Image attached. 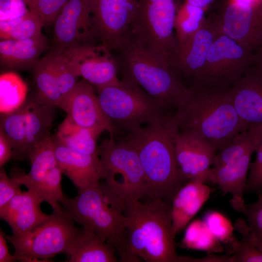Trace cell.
<instances>
[{"instance_id": "9c48e42d", "label": "cell", "mask_w": 262, "mask_h": 262, "mask_svg": "<svg viewBox=\"0 0 262 262\" xmlns=\"http://www.w3.org/2000/svg\"><path fill=\"white\" fill-rule=\"evenodd\" d=\"M184 0H138L130 35L166 60L170 66L178 47L174 30Z\"/></svg>"}, {"instance_id": "6da1fadb", "label": "cell", "mask_w": 262, "mask_h": 262, "mask_svg": "<svg viewBox=\"0 0 262 262\" xmlns=\"http://www.w3.org/2000/svg\"><path fill=\"white\" fill-rule=\"evenodd\" d=\"M179 131L172 115L125 133L122 138L139 157L147 187L145 198H159L171 203L177 192L189 181L180 172L177 160L175 139Z\"/></svg>"}, {"instance_id": "60d3db41", "label": "cell", "mask_w": 262, "mask_h": 262, "mask_svg": "<svg viewBox=\"0 0 262 262\" xmlns=\"http://www.w3.org/2000/svg\"><path fill=\"white\" fill-rule=\"evenodd\" d=\"M13 146L8 137L0 129V167L12 158Z\"/></svg>"}, {"instance_id": "3957f363", "label": "cell", "mask_w": 262, "mask_h": 262, "mask_svg": "<svg viewBox=\"0 0 262 262\" xmlns=\"http://www.w3.org/2000/svg\"><path fill=\"white\" fill-rule=\"evenodd\" d=\"M125 244L136 261L180 262L171 231V203L148 198L126 204Z\"/></svg>"}, {"instance_id": "83f0119b", "label": "cell", "mask_w": 262, "mask_h": 262, "mask_svg": "<svg viewBox=\"0 0 262 262\" xmlns=\"http://www.w3.org/2000/svg\"><path fill=\"white\" fill-rule=\"evenodd\" d=\"M104 131L101 129L82 127L66 116L60 124L55 136L62 144L74 151L98 156L97 142Z\"/></svg>"}, {"instance_id": "d6986e66", "label": "cell", "mask_w": 262, "mask_h": 262, "mask_svg": "<svg viewBox=\"0 0 262 262\" xmlns=\"http://www.w3.org/2000/svg\"><path fill=\"white\" fill-rule=\"evenodd\" d=\"M175 146L178 166L184 177L188 181L205 183L217 152L214 146L197 136L179 131Z\"/></svg>"}, {"instance_id": "9a60e30c", "label": "cell", "mask_w": 262, "mask_h": 262, "mask_svg": "<svg viewBox=\"0 0 262 262\" xmlns=\"http://www.w3.org/2000/svg\"><path fill=\"white\" fill-rule=\"evenodd\" d=\"M212 15L222 32L242 45L256 52L262 46V1L243 4L225 0Z\"/></svg>"}, {"instance_id": "ee69618b", "label": "cell", "mask_w": 262, "mask_h": 262, "mask_svg": "<svg viewBox=\"0 0 262 262\" xmlns=\"http://www.w3.org/2000/svg\"><path fill=\"white\" fill-rule=\"evenodd\" d=\"M228 2L243 4H254L262 1V0H225Z\"/></svg>"}, {"instance_id": "8d00e7d4", "label": "cell", "mask_w": 262, "mask_h": 262, "mask_svg": "<svg viewBox=\"0 0 262 262\" xmlns=\"http://www.w3.org/2000/svg\"><path fill=\"white\" fill-rule=\"evenodd\" d=\"M30 11H35L42 17L45 26L54 23L68 0H24Z\"/></svg>"}, {"instance_id": "ab89813d", "label": "cell", "mask_w": 262, "mask_h": 262, "mask_svg": "<svg viewBox=\"0 0 262 262\" xmlns=\"http://www.w3.org/2000/svg\"><path fill=\"white\" fill-rule=\"evenodd\" d=\"M29 12L24 0H0V21L15 20Z\"/></svg>"}, {"instance_id": "1f68e13d", "label": "cell", "mask_w": 262, "mask_h": 262, "mask_svg": "<svg viewBox=\"0 0 262 262\" xmlns=\"http://www.w3.org/2000/svg\"><path fill=\"white\" fill-rule=\"evenodd\" d=\"M181 243L183 247L211 253L223 250L221 243L208 229L203 220L196 219L187 227Z\"/></svg>"}, {"instance_id": "f6af8a7d", "label": "cell", "mask_w": 262, "mask_h": 262, "mask_svg": "<svg viewBox=\"0 0 262 262\" xmlns=\"http://www.w3.org/2000/svg\"><path fill=\"white\" fill-rule=\"evenodd\" d=\"M257 55L258 60L262 62V46L258 50Z\"/></svg>"}, {"instance_id": "8fae6325", "label": "cell", "mask_w": 262, "mask_h": 262, "mask_svg": "<svg viewBox=\"0 0 262 262\" xmlns=\"http://www.w3.org/2000/svg\"><path fill=\"white\" fill-rule=\"evenodd\" d=\"M257 52L220 29L209 49L200 86L230 89L257 62Z\"/></svg>"}, {"instance_id": "603a6c76", "label": "cell", "mask_w": 262, "mask_h": 262, "mask_svg": "<svg viewBox=\"0 0 262 262\" xmlns=\"http://www.w3.org/2000/svg\"><path fill=\"white\" fill-rule=\"evenodd\" d=\"M211 193L210 187L199 180L188 181L177 192L171 202V231L174 238L199 211Z\"/></svg>"}, {"instance_id": "4fadbf2b", "label": "cell", "mask_w": 262, "mask_h": 262, "mask_svg": "<svg viewBox=\"0 0 262 262\" xmlns=\"http://www.w3.org/2000/svg\"><path fill=\"white\" fill-rule=\"evenodd\" d=\"M138 0H91L96 35L110 51L129 36Z\"/></svg>"}, {"instance_id": "d4e9b609", "label": "cell", "mask_w": 262, "mask_h": 262, "mask_svg": "<svg viewBox=\"0 0 262 262\" xmlns=\"http://www.w3.org/2000/svg\"><path fill=\"white\" fill-rule=\"evenodd\" d=\"M47 47V39L42 33L24 40H0V64L14 70L32 69Z\"/></svg>"}, {"instance_id": "ac0fdd59", "label": "cell", "mask_w": 262, "mask_h": 262, "mask_svg": "<svg viewBox=\"0 0 262 262\" xmlns=\"http://www.w3.org/2000/svg\"><path fill=\"white\" fill-rule=\"evenodd\" d=\"M77 125L90 129L107 131L110 135L118 132L104 115L94 86L84 79L78 81L56 105Z\"/></svg>"}, {"instance_id": "d590c367", "label": "cell", "mask_w": 262, "mask_h": 262, "mask_svg": "<svg viewBox=\"0 0 262 262\" xmlns=\"http://www.w3.org/2000/svg\"><path fill=\"white\" fill-rule=\"evenodd\" d=\"M202 220L220 243L231 245L236 240L233 237L234 226L224 214L210 211L205 213Z\"/></svg>"}, {"instance_id": "7402d4cb", "label": "cell", "mask_w": 262, "mask_h": 262, "mask_svg": "<svg viewBox=\"0 0 262 262\" xmlns=\"http://www.w3.org/2000/svg\"><path fill=\"white\" fill-rule=\"evenodd\" d=\"M42 202L32 191L22 192L0 211V218L9 225L14 235L26 233L49 218L50 215L41 210Z\"/></svg>"}, {"instance_id": "5b68a950", "label": "cell", "mask_w": 262, "mask_h": 262, "mask_svg": "<svg viewBox=\"0 0 262 262\" xmlns=\"http://www.w3.org/2000/svg\"><path fill=\"white\" fill-rule=\"evenodd\" d=\"M78 190L75 197L64 196L60 201L64 211L74 221L91 229L114 247L119 257L124 256L126 204L100 181Z\"/></svg>"}, {"instance_id": "ffe728a7", "label": "cell", "mask_w": 262, "mask_h": 262, "mask_svg": "<svg viewBox=\"0 0 262 262\" xmlns=\"http://www.w3.org/2000/svg\"><path fill=\"white\" fill-rule=\"evenodd\" d=\"M245 130L262 124V62H257L229 89Z\"/></svg>"}, {"instance_id": "f1b7e54d", "label": "cell", "mask_w": 262, "mask_h": 262, "mask_svg": "<svg viewBox=\"0 0 262 262\" xmlns=\"http://www.w3.org/2000/svg\"><path fill=\"white\" fill-rule=\"evenodd\" d=\"M262 138V124L254 125L240 131L215 155L213 167L226 165L250 151L255 152Z\"/></svg>"}, {"instance_id": "5bb4252c", "label": "cell", "mask_w": 262, "mask_h": 262, "mask_svg": "<svg viewBox=\"0 0 262 262\" xmlns=\"http://www.w3.org/2000/svg\"><path fill=\"white\" fill-rule=\"evenodd\" d=\"M102 45L77 44L62 53L68 60L77 75L94 86L101 88L119 83L117 59Z\"/></svg>"}, {"instance_id": "7a4b0ae2", "label": "cell", "mask_w": 262, "mask_h": 262, "mask_svg": "<svg viewBox=\"0 0 262 262\" xmlns=\"http://www.w3.org/2000/svg\"><path fill=\"white\" fill-rule=\"evenodd\" d=\"M174 117L180 131L207 141L217 152L245 130L233 105L229 89L189 87Z\"/></svg>"}, {"instance_id": "bcb514c9", "label": "cell", "mask_w": 262, "mask_h": 262, "mask_svg": "<svg viewBox=\"0 0 262 262\" xmlns=\"http://www.w3.org/2000/svg\"></svg>"}, {"instance_id": "4dcf8cb0", "label": "cell", "mask_w": 262, "mask_h": 262, "mask_svg": "<svg viewBox=\"0 0 262 262\" xmlns=\"http://www.w3.org/2000/svg\"><path fill=\"white\" fill-rule=\"evenodd\" d=\"M45 26L44 21L39 13L30 11L23 16L9 21H0L1 40H24L42 34Z\"/></svg>"}, {"instance_id": "cb8c5ba5", "label": "cell", "mask_w": 262, "mask_h": 262, "mask_svg": "<svg viewBox=\"0 0 262 262\" xmlns=\"http://www.w3.org/2000/svg\"><path fill=\"white\" fill-rule=\"evenodd\" d=\"M255 152L250 151L238 159L226 165L212 167L208 171L204 182L217 184L224 195L229 194L231 206L245 202L243 193L247 180L250 161Z\"/></svg>"}, {"instance_id": "e0dca14e", "label": "cell", "mask_w": 262, "mask_h": 262, "mask_svg": "<svg viewBox=\"0 0 262 262\" xmlns=\"http://www.w3.org/2000/svg\"><path fill=\"white\" fill-rule=\"evenodd\" d=\"M96 35L91 0H68L54 22L52 41L62 53Z\"/></svg>"}, {"instance_id": "4316f807", "label": "cell", "mask_w": 262, "mask_h": 262, "mask_svg": "<svg viewBox=\"0 0 262 262\" xmlns=\"http://www.w3.org/2000/svg\"><path fill=\"white\" fill-rule=\"evenodd\" d=\"M31 167L27 174L13 177L28 190L36 192L52 168L57 165L54 148L50 136L43 140L31 152L28 159Z\"/></svg>"}, {"instance_id": "7bdbcfd3", "label": "cell", "mask_w": 262, "mask_h": 262, "mask_svg": "<svg viewBox=\"0 0 262 262\" xmlns=\"http://www.w3.org/2000/svg\"><path fill=\"white\" fill-rule=\"evenodd\" d=\"M216 0H184V1L200 8L205 11L208 10Z\"/></svg>"}, {"instance_id": "44dd1931", "label": "cell", "mask_w": 262, "mask_h": 262, "mask_svg": "<svg viewBox=\"0 0 262 262\" xmlns=\"http://www.w3.org/2000/svg\"><path fill=\"white\" fill-rule=\"evenodd\" d=\"M58 166L77 188L104 179L99 156L74 151L51 136Z\"/></svg>"}, {"instance_id": "30bf717a", "label": "cell", "mask_w": 262, "mask_h": 262, "mask_svg": "<svg viewBox=\"0 0 262 262\" xmlns=\"http://www.w3.org/2000/svg\"><path fill=\"white\" fill-rule=\"evenodd\" d=\"M80 231L63 209L53 211L48 219L26 233L4 236L14 247L17 260L45 262L57 254H66Z\"/></svg>"}, {"instance_id": "b9f144b4", "label": "cell", "mask_w": 262, "mask_h": 262, "mask_svg": "<svg viewBox=\"0 0 262 262\" xmlns=\"http://www.w3.org/2000/svg\"><path fill=\"white\" fill-rule=\"evenodd\" d=\"M6 239L4 233L0 229V262H12L17 260L16 257L14 254L11 255L8 250L7 245Z\"/></svg>"}, {"instance_id": "7c38bea8", "label": "cell", "mask_w": 262, "mask_h": 262, "mask_svg": "<svg viewBox=\"0 0 262 262\" xmlns=\"http://www.w3.org/2000/svg\"><path fill=\"white\" fill-rule=\"evenodd\" d=\"M220 30L217 21L211 15L191 38L178 44L170 66L179 79L188 87L201 85L209 49Z\"/></svg>"}, {"instance_id": "d6a6232c", "label": "cell", "mask_w": 262, "mask_h": 262, "mask_svg": "<svg viewBox=\"0 0 262 262\" xmlns=\"http://www.w3.org/2000/svg\"><path fill=\"white\" fill-rule=\"evenodd\" d=\"M203 9L183 1L179 9L174 22L178 44L191 38L202 27L206 18Z\"/></svg>"}, {"instance_id": "74e56055", "label": "cell", "mask_w": 262, "mask_h": 262, "mask_svg": "<svg viewBox=\"0 0 262 262\" xmlns=\"http://www.w3.org/2000/svg\"><path fill=\"white\" fill-rule=\"evenodd\" d=\"M255 152V160L250 164L245 192L254 193L259 195L262 193V138Z\"/></svg>"}, {"instance_id": "f546056e", "label": "cell", "mask_w": 262, "mask_h": 262, "mask_svg": "<svg viewBox=\"0 0 262 262\" xmlns=\"http://www.w3.org/2000/svg\"><path fill=\"white\" fill-rule=\"evenodd\" d=\"M27 84L14 72L3 73L0 76V114L10 113L19 107L27 98Z\"/></svg>"}, {"instance_id": "836d02e7", "label": "cell", "mask_w": 262, "mask_h": 262, "mask_svg": "<svg viewBox=\"0 0 262 262\" xmlns=\"http://www.w3.org/2000/svg\"><path fill=\"white\" fill-rule=\"evenodd\" d=\"M234 226L241 234V239L240 241L236 240L230 245L233 262H262V251L251 241L246 221L239 218L235 221Z\"/></svg>"}, {"instance_id": "f35d334b", "label": "cell", "mask_w": 262, "mask_h": 262, "mask_svg": "<svg viewBox=\"0 0 262 262\" xmlns=\"http://www.w3.org/2000/svg\"><path fill=\"white\" fill-rule=\"evenodd\" d=\"M21 184L14 178H9L4 168L0 170V211L2 210L16 195L22 192Z\"/></svg>"}, {"instance_id": "277c9868", "label": "cell", "mask_w": 262, "mask_h": 262, "mask_svg": "<svg viewBox=\"0 0 262 262\" xmlns=\"http://www.w3.org/2000/svg\"><path fill=\"white\" fill-rule=\"evenodd\" d=\"M116 51L123 74L175 115L189 87L179 79L168 62L130 35Z\"/></svg>"}, {"instance_id": "e575fe53", "label": "cell", "mask_w": 262, "mask_h": 262, "mask_svg": "<svg viewBox=\"0 0 262 262\" xmlns=\"http://www.w3.org/2000/svg\"><path fill=\"white\" fill-rule=\"evenodd\" d=\"M246 217L250 239L253 244L262 251V194L252 203L245 202L233 208Z\"/></svg>"}, {"instance_id": "52a82bcc", "label": "cell", "mask_w": 262, "mask_h": 262, "mask_svg": "<svg viewBox=\"0 0 262 262\" xmlns=\"http://www.w3.org/2000/svg\"><path fill=\"white\" fill-rule=\"evenodd\" d=\"M56 107L35 93L15 110L0 114V129L12 143V159H29L33 150L50 136Z\"/></svg>"}, {"instance_id": "ba28073f", "label": "cell", "mask_w": 262, "mask_h": 262, "mask_svg": "<svg viewBox=\"0 0 262 262\" xmlns=\"http://www.w3.org/2000/svg\"><path fill=\"white\" fill-rule=\"evenodd\" d=\"M105 184L125 204L145 199L147 187L143 169L135 149L115 135L98 147Z\"/></svg>"}, {"instance_id": "8992f818", "label": "cell", "mask_w": 262, "mask_h": 262, "mask_svg": "<svg viewBox=\"0 0 262 262\" xmlns=\"http://www.w3.org/2000/svg\"><path fill=\"white\" fill-rule=\"evenodd\" d=\"M95 88L102 110L119 134L175 115L124 74L117 84Z\"/></svg>"}, {"instance_id": "2e32d148", "label": "cell", "mask_w": 262, "mask_h": 262, "mask_svg": "<svg viewBox=\"0 0 262 262\" xmlns=\"http://www.w3.org/2000/svg\"><path fill=\"white\" fill-rule=\"evenodd\" d=\"M32 73L36 95L55 106L74 86L79 78L68 60L56 50L40 58Z\"/></svg>"}, {"instance_id": "484cf974", "label": "cell", "mask_w": 262, "mask_h": 262, "mask_svg": "<svg viewBox=\"0 0 262 262\" xmlns=\"http://www.w3.org/2000/svg\"><path fill=\"white\" fill-rule=\"evenodd\" d=\"M116 250L93 230L82 227L66 255L68 262H116Z\"/></svg>"}]
</instances>
